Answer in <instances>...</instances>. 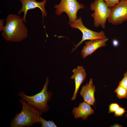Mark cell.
I'll return each mask as SVG.
<instances>
[{"label": "cell", "mask_w": 127, "mask_h": 127, "mask_svg": "<svg viewBox=\"0 0 127 127\" xmlns=\"http://www.w3.org/2000/svg\"><path fill=\"white\" fill-rule=\"evenodd\" d=\"M49 83V78L47 77L43 88L39 93L33 95L28 96L23 91H21L18 93L17 95L29 104L42 113L46 112L48 111L50 108L47 103L52 99L53 96L51 92L48 91Z\"/></svg>", "instance_id": "3957f363"}, {"label": "cell", "mask_w": 127, "mask_h": 127, "mask_svg": "<svg viewBox=\"0 0 127 127\" xmlns=\"http://www.w3.org/2000/svg\"><path fill=\"white\" fill-rule=\"evenodd\" d=\"M54 7L57 15H60L63 12L67 14L69 17L70 25L78 19L77 14L78 10L85 8L84 5L80 4L77 0H61L60 4L55 5Z\"/></svg>", "instance_id": "5b68a950"}, {"label": "cell", "mask_w": 127, "mask_h": 127, "mask_svg": "<svg viewBox=\"0 0 127 127\" xmlns=\"http://www.w3.org/2000/svg\"><path fill=\"white\" fill-rule=\"evenodd\" d=\"M112 44L113 45L114 47H117L119 44V41L117 40L114 39L112 41Z\"/></svg>", "instance_id": "d6986e66"}, {"label": "cell", "mask_w": 127, "mask_h": 127, "mask_svg": "<svg viewBox=\"0 0 127 127\" xmlns=\"http://www.w3.org/2000/svg\"><path fill=\"white\" fill-rule=\"evenodd\" d=\"M22 4L21 9L18 14H20L22 12L24 13L23 19L24 22H26V16L28 11L29 10L38 8L40 10L42 13L43 20L44 17H46L47 13L45 8V5L47 0H43L41 2H37L36 0H19Z\"/></svg>", "instance_id": "ba28073f"}, {"label": "cell", "mask_w": 127, "mask_h": 127, "mask_svg": "<svg viewBox=\"0 0 127 127\" xmlns=\"http://www.w3.org/2000/svg\"><path fill=\"white\" fill-rule=\"evenodd\" d=\"M39 121L41 124V127H57L54 122L51 120L47 121L40 117Z\"/></svg>", "instance_id": "5bb4252c"}, {"label": "cell", "mask_w": 127, "mask_h": 127, "mask_svg": "<svg viewBox=\"0 0 127 127\" xmlns=\"http://www.w3.org/2000/svg\"><path fill=\"white\" fill-rule=\"evenodd\" d=\"M70 25L72 28H77L79 30L82 34V39L75 45V47L72 49V52L74 51L83 42L86 40H91L106 38L105 33L103 31L96 32L91 30L86 27L83 24L81 17L77 19L75 22L70 24Z\"/></svg>", "instance_id": "8992f818"}, {"label": "cell", "mask_w": 127, "mask_h": 127, "mask_svg": "<svg viewBox=\"0 0 127 127\" xmlns=\"http://www.w3.org/2000/svg\"><path fill=\"white\" fill-rule=\"evenodd\" d=\"M72 72L73 74L71 77V78L74 80L75 88L71 100H73L76 99L79 87L84 81L87 74L82 66H77V68L74 69Z\"/></svg>", "instance_id": "8fae6325"}, {"label": "cell", "mask_w": 127, "mask_h": 127, "mask_svg": "<svg viewBox=\"0 0 127 127\" xmlns=\"http://www.w3.org/2000/svg\"><path fill=\"white\" fill-rule=\"evenodd\" d=\"M125 112L124 108L120 107L114 112V115L116 116H122Z\"/></svg>", "instance_id": "ac0fdd59"}, {"label": "cell", "mask_w": 127, "mask_h": 127, "mask_svg": "<svg viewBox=\"0 0 127 127\" xmlns=\"http://www.w3.org/2000/svg\"><path fill=\"white\" fill-rule=\"evenodd\" d=\"M104 1L108 6L111 8L113 6L118 3L120 0H103Z\"/></svg>", "instance_id": "e0dca14e"}, {"label": "cell", "mask_w": 127, "mask_h": 127, "mask_svg": "<svg viewBox=\"0 0 127 127\" xmlns=\"http://www.w3.org/2000/svg\"><path fill=\"white\" fill-rule=\"evenodd\" d=\"M127 113L125 114V116L126 117H127Z\"/></svg>", "instance_id": "7402d4cb"}, {"label": "cell", "mask_w": 127, "mask_h": 127, "mask_svg": "<svg viewBox=\"0 0 127 127\" xmlns=\"http://www.w3.org/2000/svg\"><path fill=\"white\" fill-rule=\"evenodd\" d=\"M109 39L94 40L85 42V45L83 47L81 52V55L83 59L92 54L99 48L106 45V43Z\"/></svg>", "instance_id": "9c48e42d"}, {"label": "cell", "mask_w": 127, "mask_h": 127, "mask_svg": "<svg viewBox=\"0 0 127 127\" xmlns=\"http://www.w3.org/2000/svg\"><path fill=\"white\" fill-rule=\"evenodd\" d=\"M90 8L94 12L91 15L94 19V26L96 28L100 26L105 28L107 20L110 14L111 8L103 0H95L91 4Z\"/></svg>", "instance_id": "277c9868"}, {"label": "cell", "mask_w": 127, "mask_h": 127, "mask_svg": "<svg viewBox=\"0 0 127 127\" xmlns=\"http://www.w3.org/2000/svg\"><path fill=\"white\" fill-rule=\"evenodd\" d=\"M117 96L119 99H126L127 98V90L124 87L119 85L115 91Z\"/></svg>", "instance_id": "4fadbf2b"}, {"label": "cell", "mask_w": 127, "mask_h": 127, "mask_svg": "<svg viewBox=\"0 0 127 127\" xmlns=\"http://www.w3.org/2000/svg\"><path fill=\"white\" fill-rule=\"evenodd\" d=\"M107 20L115 25L122 24L127 20V1L121 0L111 8Z\"/></svg>", "instance_id": "52a82bcc"}, {"label": "cell", "mask_w": 127, "mask_h": 127, "mask_svg": "<svg viewBox=\"0 0 127 127\" xmlns=\"http://www.w3.org/2000/svg\"><path fill=\"white\" fill-rule=\"evenodd\" d=\"M119 85L125 88L127 90V71L124 74V76L119 83Z\"/></svg>", "instance_id": "9a60e30c"}, {"label": "cell", "mask_w": 127, "mask_h": 127, "mask_svg": "<svg viewBox=\"0 0 127 127\" xmlns=\"http://www.w3.org/2000/svg\"><path fill=\"white\" fill-rule=\"evenodd\" d=\"M6 25L2 29L1 34L8 41L20 42L28 36V29L23 18L15 14H10L6 20Z\"/></svg>", "instance_id": "6da1fadb"}, {"label": "cell", "mask_w": 127, "mask_h": 127, "mask_svg": "<svg viewBox=\"0 0 127 127\" xmlns=\"http://www.w3.org/2000/svg\"><path fill=\"white\" fill-rule=\"evenodd\" d=\"M126 0L127 1V0Z\"/></svg>", "instance_id": "603a6c76"}, {"label": "cell", "mask_w": 127, "mask_h": 127, "mask_svg": "<svg viewBox=\"0 0 127 127\" xmlns=\"http://www.w3.org/2000/svg\"><path fill=\"white\" fill-rule=\"evenodd\" d=\"M120 107L119 105L117 103H112L109 105V113L114 112Z\"/></svg>", "instance_id": "2e32d148"}, {"label": "cell", "mask_w": 127, "mask_h": 127, "mask_svg": "<svg viewBox=\"0 0 127 127\" xmlns=\"http://www.w3.org/2000/svg\"><path fill=\"white\" fill-rule=\"evenodd\" d=\"M19 100L22 106V110L19 113H16L12 119L10 127H29L35 123H40V118L43 113L23 99L21 98Z\"/></svg>", "instance_id": "7a4b0ae2"}, {"label": "cell", "mask_w": 127, "mask_h": 127, "mask_svg": "<svg viewBox=\"0 0 127 127\" xmlns=\"http://www.w3.org/2000/svg\"><path fill=\"white\" fill-rule=\"evenodd\" d=\"M4 21L3 19H0V31H2V28L4 26L3 25Z\"/></svg>", "instance_id": "ffe728a7"}, {"label": "cell", "mask_w": 127, "mask_h": 127, "mask_svg": "<svg viewBox=\"0 0 127 127\" xmlns=\"http://www.w3.org/2000/svg\"><path fill=\"white\" fill-rule=\"evenodd\" d=\"M94 112L91 105L84 101L80 103L78 107H74L72 111L75 119L81 118L83 121L87 119L88 117L92 115Z\"/></svg>", "instance_id": "7c38bea8"}, {"label": "cell", "mask_w": 127, "mask_h": 127, "mask_svg": "<svg viewBox=\"0 0 127 127\" xmlns=\"http://www.w3.org/2000/svg\"><path fill=\"white\" fill-rule=\"evenodd\" d=\"M111 127H122V126L118 123L114 124L113 125L110 126Z\"/></svg>", "instance_id": "44dd1931"}, {"label": "cell", "mask_w": 127, "mask_h": 127, "mask_svg": "<svg viewBox=\"0 0 127 127\" xmlns=\"http://www.w3.org/2000/svg\"><path fill=\"white\" fill-rule=\"evenodd\" d=\"M95 86L93 84L92 79L91 78L88 83L83 86L80 92V95L83 98L84 101L90 105L94 106L95 99L94 93Z\"/></svg>", "instance_id": "30bf717a"}]
</instances>
